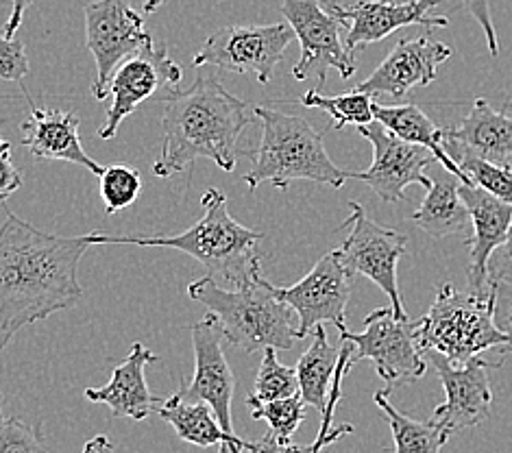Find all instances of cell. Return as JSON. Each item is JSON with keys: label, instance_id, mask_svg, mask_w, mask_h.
<instances>
[{"label": "cell", "instance_id": "83f0119b", "mask_svg": "<svg viewBox=\"0 0 512 453\" xmlns=\"http://www.w3.org/2000/svg\"><path fill=\"white\" fill-rule=\"evenodd\" d=\"M375 403L386 416L395 440V453H441L449 436L441 430L434 419L432 421H414L410 416L401 414L388 399L386 390L375 393Z\"/></svg>", "mask_w": 512, "mask_h": 453}, {"label": "cell", "instance_id": "44dd1931", "mask_svg": "<svg viewBox=\"0 0 512 453\" xmlns=\"http://www.w3.org/2000/svg\"><path fill=\"white\" fill-rule=\"evenodd\" d=\"M160 358L142 342H133L131 353L125 362L116 366L112 379L103 388H88L85 399L90 403H105L112 410L114 419L144 421L162 406L160 397L151 393L146 384V366Z\"/></svg>", "mask_w": 512, "mask_h": 453}, {"label": "cell", "instance_id": "d590c367", "mask_svg": "<svg viewBox=\"0 0 512 453\" xmlns=\"http://www.w3.org/2000/svg\"><path fill=\"white\" fill-rule=\"evenodd\" d=\"M29 70L31 66L27 53H24V44L16 38H7L0 31V79L22 83V79L29 75Z\"/></svg>", "mask_w": 512, "mask_h": 453}, {"label": "cell", "instance_id": "277c9868", "mask_svg": "<svg viewBox=\"0 0 512 453\" xmlns=\"http://www.w3.org/2000/svg\"><path fill=\"white\" fill-rule=\"evenodd\" d=\"M253 114L262 120V140L253 153V168L245 175L253 192L266 181L277 190H288L292 181L301 179L340 190L351 179V173L332 162L323 136L306 118L266 105H255Z\"/></svg>", "mask_w": 512, "mask_h": 453}, {"label": "cell", "instance_id": "ffe728a7", "mask_svg": "<svg viewBox=\"0 0 512 453\" xmlns=\"http://www.w3.org/2000/svg\"><path fill=\"white\" fill-rule=\"evenodd\" d=\"M443 149L451 159L473 155L512 166V118L506 109H495L489 101L475 99L460 125L445 129Z\"/></svg>", "mask_w": 512, "mask_h": 453}, {"label": "cell", "instance_id": "e575fe53", "mask_svg": "<svg viewBox=\"0 0 512 453\" xmlns=\"http://www.w3.org/2000/svg\"><path fill=\"white\" fill-rule=\"evenodd\" d=\"M0 453H48L40 423H24L16 416L0 419Z\"/></svg>", "mask_w": 512, "mask_h": 453}, {"label": "cell", "instance_id": "1f68e13d", "mask_svg": "<svg viewBox=\"0 0 512 453\" xmlns=\"http://www.w3.org/2000/svg\"><path fill=\"white\" fill-rule=\"evenodd\" d=\"M99 179H101V186H99L101 199L105 203L107 214L127 210V207H131L138 201L142 192L140 173L136 168L125 166V164L107 166Z\"/></svg>", "mask_w": 512, "mask_h": 453}, {"label": "cell", "instance_id": "7a4b0ae2", "mask_svg": "<svg viewBox=\"0 0 512 453\" xmlns=\"http://www.w3.org/2000/svg\"><path fill=\"white\" fill-rule=\"evenodd\" d=\"M162 151L153 173L181 175L199 157L225 173L236 170L240 133L249 125V105L231 94L216 75H201L188 90H170L162 101Z\"/></svg>", "mask_w": 512, "mask_h": 453}, {"label": "cell", "instance_id": "f1b7e54d", "mask_svg": "<svg viewBox=\"0 0 512 453\" xmlns=\"http://www.w3.org/2000/svg\"><path fill=\"white\" fill-rule=\"evenodd\" d=\"M373 96L367 92H360L358 88L347 94L338 96H325L319 90H310L301 96V105L308 109H321L329 114L332 125L329 129H345L353 127H367L375 120L373 114Z\"/></svg>", "mask_w": 512, "mask_h": 453}, {"label": "cell", "instance_id": "ba28073f", "mask_svg": "<svg viewBox=\"0 0 512 453\" xmlns=\"http://www.w3.org/2000/svg\"><path fill=\"white\" fill-rule=\"evenodd\" d=\"M295 40L288 22L236 24L214 31L192 57L194 68H221L236 75H255L262 85L271 83L286 48Z\"/></svg>", "mask_w": 512, "mask_h": 453}, {"label": "cell", "instance_id": "603a6c76", "mask_svg": "<svg viewBox=\"0 0 512 453\" xmlns=\"http://www.w3.org/2000/svg\"><path fill=\"white\" fill-rule=\"evenodd\" d=\"M162 421H166L181 440L197 447H225L229 451H251L253 443L238 436H229L223 425L218 423L214 410L203 401H184L177 395L162 401L155 412Z\"/></svg>", "mask_w": 512, "mask_h": 453}, {"label": "cell", "instance_id": "60d3db41", "mask_svg": "<svg viewBox=\"0 0 512 453\" xmlns=\"http://www.w3.org/2000/svg\"><path fill=\"white\" fill-rule=\"evenodd\" d=\"M166 0H146L144 3V14H153V11L160 9Z\"/></svg>", "mask_w": 512, "mask_h": 453}, {"label": "cell", "instance_id": "8992f818", "mask_svg": "<svg viewBox=\"0 0 512 453\" xmlns=\"http://www.w3.org/2000/svg\"><path fill=\"white\" fill-rule=\"evenodd\" d=\"M417 342L421 351H436L451 364H465L482 351L502 353L508 338L493 323L489 297L443 284L430 312L417 321Z\"/></svg>", "mask_w": 512, "mask_h": 453}, {"label": "cell", "instance_id": "9a60e30c", "mask_svg": "<svg viewBox=\"0 0 512 453\" xmlns=\"http://www.w3.org/2000/svg\"><path fill=\"white\" fill-rule=\"evenodd\" d=\"M223 327L216 316L207 312L199 323L192 325L194 375L181 379L177 397L184 401H203L216 414L218 423L229 436H236L231 421V401H234L236 379L223 351Z\"/></svg>", "mask_w": 512, "mask_h": 453}, {"label": "cell", "instance_id": "5b68a950", "mask_svg": "<svg viewBox=\"0 0 512 453\" xmlns=\"http://www.w3.org/2000/svg\"><path fill=\"white\" fill-rule=\"evenodd\" d=\"M188 295L216 316L229 345L240 351H290L299 340L292 318L295 312L275 297L273 284L264 275L251 286L231 290L218 286L212 275H205L192 281Z\"/></svg>", "mask_w": 512, "mask_h": 453}, {"label": "cell", "instance_id": "7c38bea8", "mask_svg": "<svg viewBox=\"0 0 512 453\" xmlns=\"http://www.w3.org/2000/svg\"><path fill=\"white\" fill-rule=\"evenodd\" d=\"M179 83L181 68L168 55L166 46H155V42H151L125 61H120L112 79H109L112 105H109L103 127L99 129V138L114 140L125 118H129L162 88L175 90Z\"/></svg>", "mask_w": 512, "mask_h": 453}, {"label": "cell", "instance_id": "cb8c5ba5", "mask_svg": "<svg viewBox=\"0 0 512 453\" xmlns=\"http://www.w3.org/2000/svg\"><path fill=\"white\" fill-rule=\"evenodd\" d=\"M373 114H375V120L382 122L384 129L393 133V136L432 151L436 162L443 164L447 173L456 175L462 183H471L469 177L460 170V166L443 149L445 129L436 127L434 122L425 116L417 105H412V103H408V105L373 103Z\"/></svg>", "mask_w": 512, "mask_h": 453}, {"label": "cell", "instance_id": "8fae6325", "mask_svg": "<svg viewBox=\"0 0 512 453\" xmlns=\"http://www.w3.org/2000/svg\"><path fill=\"white\" fill-rule=\"evenodd\" d=\"M282 16L301 44V57L292 68V77L297 81L316 77L319 88L325 85L329 70H338L343 79L353 77L356 59L340 38L343 24L325 7L323 0H284Z\"/></svg>", "mask_w": 512, "mask_h": 453}, {"label": "cell", "instance_id": "2e32d148", "mask_svg": "<svg viewBox=\"0 0 512 453\" xmlns=\"http://www.w3.org/2000/svg\"><path fill=\"white\" fill-rule=\"evenodd\" d=\"M360 136L373 146V164L362 173H351V179L364 181L384 203L404 201V190L410 183H419L425 190L432 188V179L425 175V168L436 162L432 151L410 144L386 131L382 122L373 120L371 125L360 127Z\"/></svg>", "mask_w": 512, "mask_h": 453}, {"label": "cell", "instance_id": "7bdbcfd3", "mask_svg": "<svg viewBox=\"0 0 512 453\" xmlns=\"http://www.w3.org/2000/svg\"><path fill=\"white\" fill-rule=\"evenodd\" d=\"M0 419H3V393H0Z\"/></svg>", "mask_w": 512, "mask_h": 453}, {"label": "cell", "instance_id": "f35d334b", "mask_svg": "<svg viewBox=\"0 0 512 453\" xmlns=\"http://www.w3.org/2000/svg\"><path fill=\"white\" fill-rule=\"evenodd\" d=\"M31 5H33V0H11V14H9L7 24L3 27V33L7 35V38H16L22 18H24V11H27Z\"/></svg>", "mask_w": 512, "mask_h": 453}, {"label": "cell", "instance_id": "4316f807", "mask_svg": "<svg viewBox=\"0 0 512 453\" xmlns=\"http://www.w3.org/2000/svg\"><path fill=\"white\" fill-rule=\"evenodd\" d=\"M351 349L349 345L340 347V362H338V369H336V377H334V384H332V393H329V403H327V410L323 412V425H321V432L316 436V440L312 445H295V443H279V440L268 432L262 440L258 443H253L251 453H327V447L336 443L343 436L351 434L353 427L351 425H338L332 427V419H334V410L338 406V399H340V384H343L345 375L351 371ZM218 453H242V451H229L225 447L218 449Z\"/></svg>", "mask_w": 512, "mask_h": 453}, {"label": "cell", "instance_id": "484cf974", "mask_svg": "<svg viewBox=\"0 0 512 453\" xmlns=\"http://www.w3.org/2000/svg\"><path fill=\"white\" fill-rule=\"evenodd\" d=\"M340 360V349L332 347L327 338L325 327L319 325L312 329V345L301 355L297 362V379H299V395L321 414L327 410L329 393L336 377Z\"/></svg>", "mask_w": 512, "mask_h": 453}, {"label": "cell", "instance_id": "3957f363", "mask_svg": "<svg viewBox=\"0 0 512 453\" xmlns=\"http://www.w3.org/2000/svg\"><path fill=\"white\" fill-rule=\"evenodd\" d=\"M203 216L197 225L177 236H107L88 234L90 244H136V247L175 249L201 262L214 279H227L231 288H245L262 277L258 242L253 231L229 214L221 190H207L201 199Z\"/></svg>", "mask_w": 512, "mask_h": 453}, {"label": "cell", "instance_id": "b9f144b4", "mask_svg": "<svg viewBox=\"0 0 512 453\" xmlns=\"http://www.w3.org/2000/svg\"><path fill=\"white\" fill-rule=\"evenodd\" d=\"M504 260H512V225H510V229H508V238H506V242H504Z\"/></svg>", "mask_w": 512, "mask_h": 453}, {"label": "cell", "instance_id": "ab89813d", "mask_svg": "<svg viewBox=\"0 0 512 453\" xmlns=\"http://www.w3.org/2000/svg\"><path fill=\"white\" fill-rule=\"evenodd\" d=\"M81 453H114V445L105 434H99L83 445Z\"/></svg>", "mask_w": 512, "mask_h": 453}, {"label": "cell", "instance_id": "9c48e42d", "mask_svg": "<svg viewBox=\"0 0 512 453\" xmlns=\"http://www.w3.org/2000/svg\"><path fill=\"white\" fill-rule=\"evenodd\" d=\"M347 207L351 216L343 227L349 229V236L345 238L343 247L336 249L340 264L345 266L351 277H369L373 284L386 292V297H390V308H393L395 316L408 318L397 286V264L406 255L408 238L395 229L373 223L358 203L349 201Z\"/></svg>", "mask_w": 512, "mask_h": 453}, {"label": "cell", "instance_id": "30bf717a", "mask_svg": "<svg viewBox=\"0 0 512 453\" xmlns=\"http://www.w3.org/2000/svg\"><path fill=\"white\" fill-rule=\"evenodd\" d=\"M85 46L96 61V79L92 94L96 101L109 96V79L120 61L153 42L144 29V16L133 9L131 0H96L83 7Z\"/></svg>", "mask_w": 512, "mask_h": 453}, {"label": "cell", "instance_id": "d6a6232c", "mask_svg": "<svg viewBox=\"0 0 512 453\" xmlns=\"http://www.w3.org/2000/svg\"><path fill=\"white\" fill-rule=\"evenodd\" d=\"M454 162L460 166L471 181V186L480 188L484 192L493 194V197L502 199L512 205V168L493 164L489 159L473 157V155H458Z\"/></svg>", "mask_w": 512, "mask_h": 453}, {"label": "cell", "instance_id": "5bb4252c", "mask_svg": "<svg viewBox=\"0 0 512 453\" xmlns=\"http://www.w3.org/2000/svg\"><path fill=\"white\" fill-rule=\"evenodd\" d=\"M323 3L347 31L345 46L351 55L364 46L382 42L390 33L404 27L417 24L425 29H441L449 24L447 16L430 14L441 0H353L349 5L323 0Z\"/></svg>", "mask_w": 512, "mask_h": 453}, {"label": "cell", "instance_id": "d6986e66", "mask_svg": "<svg viewBox=\"0 0 512 453\" xmlns=\"http://www.w3.org/2000/svg\"><path fill=\"white\" fill-rule=\"evenodd\" d=\"M460 197L465 199L469 214L473 238L469 244V286L480 297H489L491 292V257L497 249L504 247L508 238V229L512 225V205L493 197L471 183L458 186Z\"/></svg>", "mask_w": 512, "mask_h": 453}, {"label": "cell", "instance_id": "74e56055", "mask_svg": "<svg viewBox=\"0 0 512 453\" xmlns=\"http://www.w3.org/2000/svg\"><path fill=\"white\" fill-rule=\"evenodd\" d=\"M462 7H465L469 14L475 18V22L480 24L484 31L486 44H489L491 55H499V42H497V33H495V24L491 18V5L489 0H460Z\"/></svg>", "mask_w": 512, "mask_h": 453}, {"label": "cell", "instance_id": "836d02e7", "mask_svg": "<svg viewBox=\"0 0 512 453\" xmlns=\"http://www.w3.org/2000/svg\"><path fill=\"white\" fill-rule=\"evenodd\" d=\"M491 316L495 327L508 338L502 353L512 351V264L499 257V266H491Z\"/></svg>", "mask_w": 512, "mask_h": 453}, {"label": "cell", "instance_id": "4fadbf2b", "mask_svg": "<svg viewBox=\"0 0 512 453\" xmlns=\"http://www.w3.org/2000/svg\"><path fill=\"white\" fill-rule=\"evenodd\" d=\"M351 275L340 264L336 251L323 255L312 271L299 279L295 286L277 288L275 297L290 305L297 314V338L303 340L312 334L314 327L323 323L336 325L340 332L347 329V305L351 299Z\"/></svg>", "mask_w": 512, "mask_h": 453}, {"label": "cell", "instance_id": "ac0fdd59", "mask_svg": "<svg viewBox=\"0 0 512 453\" xmlns=\"http://www.w3.org/2000/svg\"><path fill=\"white\" fill-rule=\"evenodd\" d=\"M451 46L432 40L430 35H419L412 40H399L393 51L364 79L358 90L371 96L386 94L401 99L414 88H425L436 75L438 66L451 57Z\"/></svg>", "mask_w": 512, "mask_h": 453}, {"label": "cell", "instance_id": "6da1fadb", "mask_svg": "<svg viewBox=\"0 0 512 453\" xmlns=\"http://www.w3.org/2000/svg\"><path fill=\"white\" fill-rule=\"evenodd\" d=\"M88 236L64 238L35 229L7 212L0 225V351L24 327L81 301V257Z\"/></svg>", "mask_w": 512, "mask_h": 453}, {"label": "cell", "instance_id": "e0dca14e", "mask_svg": "<svg viewBox=\"0 0 512 453\" xmlns=\"http://www.w3.org/2000/svg\"><path fill=\"white\" fill-rule=\"evenodd\" d=\"M436 369L445 388V401L434 410L432 419L451 438L454 434L482 425L491 419L493 390L489 379V362L471 358L465 364H451L436 351H423Z\"/></svg>", "mask_w": 512, "mask_h": 453}, {"label": "cell", "instance_id": "f546056e", "mask_svg": "<svg viewBox=\"0 0 512 453\" xmlns=\"http://www.w3.org/2000/svg\"><path fill=\"white\" fill-rule=\"evenodd\" d=\"M297 393H299L297 371L279 362L277 349H264L258 375H255L253 393L247 397V406H251V403L286 399Z\"/></svg>", "mask_w": 512, "mask_h": 453}, {"label": "cell", "instance_id": "7402d4cb", "mask_svg": "<svg viewBox=\"0 0 512 453\" xmlns=\"http://www.w3.org/2000/svg\"><path fill=\"white\" fill-rule=\"evenodd\" d=\"M31 114L22 122V144L35 159L48 162H70L88 168L96 177L103 175V166L83 151L79 138V118L59 109L35 107L29 99Z\"/></svg>", "mask_w": 512, "mask_h": 453}, {"label": "cell", "instance_id": "d4e9b609", "mask_svg": "<svg viewBox=\"0 0 512 453\" xmlns=\"http://www.w3.org/2000/svg\"><path fill=\"white\" fill-rule=\"evenodd\" d=\"M458 186L460 179L451 173H445L441 179L434 181L419 210L410 214L412 223L432 238L462 234L467 227H471L469 207L465 199L460 197Z\"/></svg>", "mask_w": 512, "mask_h": 453}, {"label": "cell", "instance_id": "52a82bcc", "mask_svg": "<svg viewBox=\"0 0 512 453\" xmlns=\"http://www.w3.org/2000/svg\"><path fill=\"white\" fill-rule=\"evenodd\" d=\"M340 340L351 342V362L371 360L377 375L390 388L417 382L428 371V358L417 342V323L397 318L393 308L373 310L364 318V332H340Z\"/></svg>", "mask_w": 512, "mask_h": 453}, {"label": "cell", "instance_id": "8d00e7d4", "mask_svg": "<svg viewBox=\"0 0 512 453\" xmlns=\"http://www.w3.org/2000/svg\"><path fill=\"white\" fill-rule=\"evenodd\" d=\"M20 186L22 175L11 164V144L5 138H0V203H5Z\"/></svg>", "mask_w": 512, "mask_h": 453}, {"label": "cell", "instance_id": "4dcf8cb0", "mask_svg": "<svg viewBox=\"0 0 512 453\" xmlns=\"http://www.w3.org/2000/svg\"><path fill=\"white\" fill-rule=\"evenodd\" d=\"M251 419L266 421L279 443H292V436L306 419V401L297 393L286 399H275L266 403H251Z\"/></svg>", "mask_w": 512, "mask_h": 453}]
</instances>
